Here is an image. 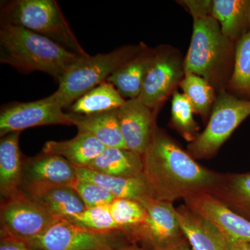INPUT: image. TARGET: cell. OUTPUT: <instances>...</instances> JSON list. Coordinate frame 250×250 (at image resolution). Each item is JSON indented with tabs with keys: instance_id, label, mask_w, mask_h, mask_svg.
<instances>
[{
	"instance_id": "cell-1",
	"label": "cell",
	"mask_w": 250,
	"mask_h": 250,
	"mask_svg": "<svg viewBox=\"0 0 250 250\" xmlns=\"http://www.w3.org/2000/svg\"><path fill=\"white\" fill-rule=\"evenodd\" d=\"M143 176L153 199L172 202L212 191L221 174L199 164L155 126L143 154Z\"/></svg>"
},
{
	"instance_id": "cell-2",
	"label": "cell",
	"mask_w": 250,
	"mask_h": 250,
	"mask_svg": "<svg viewBox=\"0 0 250 250\" xmlns=\"http://www.w3.org/2000/svg\"><path fill=\"white\" fill-rule=\"evenodd\" d=\"M82 57L27 29L1 24L0 62L22 73L45 72L59 82Z\"/></svg>"
},
{
	"instance_id": "cell-3",
	"label": "cell",
	"mask_w": 250,
	"mask_h": 250,
	"mask_svg": "<svg viewBox=\"0 0 250 250\" xmlns=\"http://www.w3.org/2000/svg\"><path fill=\"white\" fill-rule=\"evenodd\" d=\"M191 41L184 61L186 75H198L213 87L223 84L234 59L233 42L211 14L194 16Z\"/></svg>"
},
{
	"instance_id": "cell-4",
	"label": "cell",
	"mask_w": 250,
	"mask_h": 250,
	"mask_svg": "<svg viewBox=\"0 0 250 250\" xmlns=\"http://www.w3.org/2000/svg\"><path fill=\"white\" fill-rule=\"evenodd\" d=\"M1 24H12L48 38L82 56L80 45L55 0H13L1 5Z\"/></svg>"
},
{
	"instance_id": "cell-5",
	"label": "cell",
	"mask_w": 250,
	"mask_h": 250,
	"mask_svg": "<svg viewBox=\"0 0 250 250\" xmlns=\"http://www.w3.org/2000/svg\"><path fill=\"white\" fill-rule=\"evenodd\" d=\"M143 46H125L108 53L82 57L59 81L54 96L63 108L70 107L82 95L107 81L113 72L139 53Z\"/></svg>"
},
{
	"instance_id": "cell-6",
	"label": "cell",
	"mask_w": 250,
	"mask_h": 250,
	"mask_svg": "<svg viewBox=\"0 0 250 250\" xmlns=\"http://www.w3.org/2000/svg\"><path fill=\"white\" fill-rule=\"evenodd\" d=\"M250 116V100L220 93L205 129L189 143L188 152L195 159L213 157L235 129Z\"/></svg>"
},
{
	"instance_id": "cell-7",
	"label": "cell",
	"mask_w": 250,
	"mask_h": 250,
	"mask_svg": "<svg viewBox=\"0 0 250 250\" xmlns=\"http://www.w3.org/2000/svg\"><path fill=\"white\" fill-rule=\"evenodd\" d=\"M59 221L22 190L1 200L0 238L28 243Z\"/></svg>"
},
{
	"instance_id": "cell-8",
	"label": "cell",
	"mask_w": 250,
	"mask_h": 250,
	"mask_svg": "<svg viewBox=\"0 0 250 250\" xmlns=\"http://www.w3.org/2000/svg\"><path fill=\"white\" fill-rule=\"evenodd\" d=\"M120 231H98L66 220L54 224L42 235L28 242L39 250H108L124 246Z\"/></svg>"
},
{
	"instance_id": "cell-9",
	"label": "cell",
	"mask_w": 250,
	"mask_h": 250,
	"mask_svg": "<svg viewBox=\"0 0 250 250\" xmlns=\"http://www.w3.org/2000/svg\"><path fill=\"white\" fill-rule=\"evenodd\" d=\"M146 210V218L131 244L141 243L150 250H162L187 239L172 202L149 198L141 202Z\"/></svg>"
},
{
	"instance_id": "cell-10",
	"label": "cell",
	"mask_w": 250,
	"mask_h": 250,
	"mask_svg": "<svg viewBox=\"0 0 250 250\" xmlns=\"http://www.w3.org/2000/svg\"><path fill=\"white\" fill-rule=\"evenodd\" d=\"M184 76L178 54L165 47L154 49L138 98L152 111L158 109Z\"/></svg>"
},
{
	"instance_id": "cell-11",
	"label": "cell",
	"mask_w": 250,
	"mask_h": 250,
	"mask_svg": "<svg viewBox=\"0 0 250 250\" xmlns=\"http://www.w3.org/2000/svg\"><path fill=\"white\" fill-rule=\"evenodd\" d=\"M62 109L54 94L36 101L5 105L0 112V136L34 126L72 125L68 113Z\"/></svg>"
},
{
	"instance_id": "cell-12",
	"label": "cell",
	"mask_w": 250,
	"mask_h": 250,
	"mask_svg": "<svg viewBox=\"0 0 250 250\" xmlns=\"http://www.w3.org/2000/svg\"><path fill=\"white\" fill-rule=\"evenodd\" d=\"M184 205L211 222L235 241L250 243V221L238 214L209 192L196 194L184 200Z\"/></svg>"
},
{
	"instance_id": "cell-13",
	"label": "cell",
	"mask_w": 250,
	"mask_h": 250,
	"mask_svg": "<svg viewBox=\"0 0 250 250\" xmlns=\"http://www.w3.org/2000/svg\"><path fill=\"white\" fill-rule=\"evenodd\" d=\"M122 135L129 150L143 155L152 139L156 125L153 112L139 98L126 100L118 109Z\"/></svg>"
},
{
	"instance_id": "cell-14",
	"label": "cell",
	"mask_w": 250,
	"mask_h": 250,
	"mask_svg": "<svg viewBox=\"0 0 250 250\" xmlns=\"http://www.w3.org/2000/svg\"><path fill=\"white\" fill-rule=\"evenodd\" d=\"M77 179L76 167L62 156L43 152L34 157L24 156L22 188L34 184L72 187Z\"/></svg>"
},
{
	"instance_id": "cell-15",
	"label": "cell",
	"mask_w": 250,
	"mask_h": 250,
	"mask_svg": "<svg viewBox=\"0 0 250 250\" xmlns=\"http://www.w3.org/2000/svg\"><path fill=\"white\" fill-rule=\"evenodd\" d=\"M52 217L68 221L86 208L80 195L71 187L59 184H34L22 188Z\"/></svg>"
},
{
	"instance_id": "cell-16",
	"label": "cell",
	"mask_w": 250,
	"mask_h": 250,
	"mask_svg": "<svg viewBox=\"0 0 250 250\" xmlns=\"http://www.w3.org/2000/svg\"><path fill=\"white\" fill-rule=\"evenodd\" d=\"M184 236L193 250H230L224 233L185 205L177 208Z\"/></svg>"
},
{
	"instance_id": "cell-17",
	"label": "cell",
	"mask_w": 250,
	"mask_h": 250,
	"mask_svg": "<svg viewBox=\"0 0 250 250\" xmlns=\"http://www.w3.org/2000/svg\"><path fill=\"white\" fill-rule=\"evenodd\" d=\"M21 132H13L0 141V194L1 200L22 190L24 156L19 146Z\"/></svg>"
},
{
	"instance_id": "cell-18",
	"label": "cell",
	"mask_w": 250,
	"mask_h": 250,
	"mask_svg": "<svg viewBox=\"0 0 250 250\" xmlns=\"http://www.w3.org/2000/svg\"><path fill=\"white\" fill-rule=\"evenodd\" d=\"M79 132L88 133L106 147L126 148L120 127L118 109L90 115L68 113Z\"/></svg>"
},
{
	"instance_id": "cell-19",
	"label": "cell",
	"mask_w": 250,
	"mask_h": 250,
	"mask_svg": "<svg viewBox=\"0 0 250 250\" xmlns=\"http://www.w3.org/2000/svg\"><path fill=\"white\" fill-rule=\"evenodd\" d=\"M77 178L98 184L108 190L116 198L130 199L140 202L152 198V192L144 176L118 177L99 173L88 167H77Z\"/></svg>"
},
{
	"instance_id": "cell-20",
	"label": "cell",
	"mask_w": 250,
	"mask_h": 250,
	"mask_svg": "<svg viewBox=\"0 0 250 250\" xmlns=\"http://www.w3.org/2000/svg\"><path fill=\"white\" fill-rule=\"evenodd\" d=\"M105 147L88 133L78 132L76 136L62 141H47L42 152L62 156L77 167H88Z\"/></svg>"
},
{
	"instance_id": "cell-21",
	"label": "cell",
	"mask_w": 250,
	"mask_h": 250,
	"mask_svg": "<svg viewBox=\"0 0 250 250\" xmlns=\"http://www.w3.org/2000/svg\"><path fill=\"white\" fill-rule=\"evenodd\" d=\"M88 168L113 177H140L143 175V155L125 148L106 147Z\"/></svg>"
},
{
	"instance_id": "cell-22",
	"label": "cell",
	"mask_w": 250,
	"mask_h": 250,
	"mask_svg": "<svg viewBox=\"0 0 250 250\" xmlns=\"http://www.w3.org/2000/svg\"><path fill=\"white\" fill-rule=\"evenodd\" d=\"M211 16L218 21L224 35L237 42L250 29V1L214 0Z\"/></svg>"
},
{
	"instance_id": "cell-23",
	"label": "cell",
	"mask_w": 250,
	"mask_h": 250,
	"mask_svg": "<svg viewBox=\"0 0 250 250\" xmlns=\"http://www.w3.org/2000/svg\"><path fill=\"white\" fill-rule=\"evenodd\" d=\"M210 193L250 221V172L221 174Z\"/></svg>"
},
{
	"instance_id": "cell-24",
	"label": "cell",
	"mask_w": 250,
	"mask_h": 250,
	"mask_svg": "<svg viewBox=\"0 0 250 250\" xmlns=\"http://www.w3.org/2000/svg\"><path fill=\"white\" fill-rule=\"evenodd\" d=\"M152 54L153 51L143 45L139 53L108 77V82L116 87L123 98H139Z\"/></svg>"
},
{
	"instance_id": "cell-25",
	"label": "cell",
	"mask_w": 250,
	"mask_h": 250,
	"mask_svg": "<svg viewBox=\"0 0 250 250\" xmlns=\"http://www.w3.org/2000/svg\"><path fill=\"white\" fill-rule=\"evenodd\" d=\"M125 102L116 87L106 81L82 95L70 108L75 114H95L119 109Z\"/></svg>"
},
{
	"instance_id": "cell-26",
	"label": "cell",
	"mask_w": 250,
	"mask_h": 250,
	"mask_svg": "<svg viewBox=\"0 0 250 250\" xmlns=\"http://www.w3.org/2000/svg\"><path fill=\"white\" fill-rule=\"evenodd\" d=\"M108 207L120 231L131 244L135 233L146 220V208L141 202L124 198L115 199Z\"/></svg>"
},
{
	"instance_id": "cell-27",
	"label": "cell",
	"mask_w": 250,
	"mask_h": 250,
	"mask_svg": "<svg viewBox=\"0 0 250 250\" xmlns=\"http://www.w3.org/2000/svg\"><path fill=\"white\" fill-rule=\"evenodd\" d=\"M228 86L235 93L250 100V29L236 42Z\"/></svg>"
},
{
	"instance_id": "cell-28",
	"label": "cell",
	"mask_w": 250,
	"mask_h": 250,
	"mask_svg": "<svg viewBox=\"0 0 250 250\" xmlns=\"http://www.w3.org/2000/svg\"><path fill=\"white\" fill-rule=\"evenodd\" d=\"M179 85L191 104L194 112L206 119L216 100L213 87L205 79L192 74L186 75Z\"/></svg>"
},
{
	"instance_id": "cell-29",
	"label": "cell",
	"mask_w": 250,
	"mask_h": 250,
	"mask_svg": "<svg viewBox=\"0 0 250 250\" xmlns=\"http://www.w3.org/2000/svg\"><path fill=\"white\" fill-rule=\"evenodd\" d=\"M193 108L188 99L175 92L172 97L171 121L184 139L190 143L197 137L199 126L193 118Z\"/></svg>"
},
{
	"instance_id": "cell-30",
	"label": "cell",
	"mask_w": 250,
	"mask_h": 250,
	"mask_svg": "<svg viewBox=\"0 0 250 250\" xmlns=\"http://www.w3.org/2000/svg\"><path fill=\"white\" fill-rule=\"evenodd\" d=\"M68 221L95 231H120L112 217L108 205L86 208Z\"/></svg>"
},
{
	"instance_id": "cell-31",
	"label": "cell",
	"mask_w": 250,
	"mask_h": 250,
	"mask_svg": "<svg viewBox=\"0 0 250 250\" xmlns=\"http://www.w3.org/2000/svg\"><path fill=\"white\" fill-rule=\"evenodd\" d=\"M72 187L80 195L86 208L108 206L116 199V197L104 188L86 181L77 179Z\"/></svg>"
},
{
	"instance_id": "cell-32",
	"label": "cell",
	"mask_w": 250,
	"mask_h": 250,
	"mask_svg": "<svg viewBox=\"0 0 250 250\" xmlns=\"http://www.w3.org/2000/svg\"><path fill=\"white\" fill-rule=\"evenodd\" d=\"M192 16L211 14L212 1H184Z\"/></svg>"
},
{
	"instance_id": "cell-33",
	"label": "cell",
	"mask_w": 250,
	"mask_h": 250,
	"mask_svg": "<svg viewBox=\"0 0 250 250\" xmlns=\"http://www.w3.org/2000/svg\"><path fill=\"white\" fill-rule=\"evenodd\" d=\"M0 250H39L31 248L24 242L0 238Z\"/></svg>"
},
{
	"instance_id": "cell-34",
	"label": "cell",
	"mask_w": 250,
	"mask_h": 250,
	"mask_svg": "<svg viewBox=\"0 0 250 250\" xmlns=\"http://www.w3.org/2000/svg\"><path fill=\"white\" fill-rule=\"evenodd\" d=\"M225 236L226 238L227 241H228L230 250H250V243L235 241V240L231 239L225 235Z\"/></svg>"
},
{
	"instance_id": "cell-35",
	"label": "cell",
	"mask_w": 250,
	"mask_h": 250,
	"mask_svg": "<svg viewBox=\"0 0 250 250\" xmlns=\"http://www.w3.org/2000/svg\"><path fill=\"white\" fill-rule=\"evenodd\" d=\"M193 250L192 247L189 244L187 239L180 242L178 244L174 245V246L170 247V248H166L165 250Z\"/></svg>"
},
{
	"instance_id": "cell-36",
	"label": "cell",
	"mask_w": 250,
	"mask_h": 250,
	"mask_svg": "<svg viewBox=\"0 0 250 250\" xmlns=\"http://www.w3.org/2000/svg\"><path fill=\"white\" fill-rule=\"evenodd\" d=\"M108 250H147L145 249V248H141V247L138 246L137 245L135 244H129V245H124V246H122L120 247H118V248H112V249H110Z\"/></svg>"
}]
</instances>
